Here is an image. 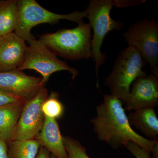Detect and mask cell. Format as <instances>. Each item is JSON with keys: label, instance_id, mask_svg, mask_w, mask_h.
<instances>
[{"label": "cell", "instance_id": "6da1fadb", "mask_svg": "<svg viewBox=\"0 0 158 158\" xmlns=\"http://www.w3.org/2000/svg\"><path fill=\"white\" fill-rule=\"evenodd\" d=\"M96 115L91 119L93 130L100 141L113 148L125 146L132 141L150 154L158 142L148 140L132 129L123 102L111 95L104 96V101L96 108Z\"/></svg>", "mask_w": 158, "mask_h": 158}, {"label": "cell", "instance_id": "7a4b0ae2", "mask_svg": "<svg viewBox=\"0 0 158 158\" xmlns=\"http://www.w3.org/2000/svg\"><path fill=\"white\" fill-rule=\"evenodd\" d=\"M40 40L56 56L69 60L87 59L91 56V27L84 22L73 29L47 33Z\"/></svg>", "mask_w": 158, "mask_h": 158}, {"label": "cell", "instance_id": "3957f363", "mask_svg": "<svg viewBox=\"0 0 158 158\" xmlns=\"http://www.w3.org/2000/svg\"><path fill=\"white\" fill-rule=\"evenodd\" d=\"M144 62L140 54L134 48L128 46L122 51L105 83L110 89L111 95L123 102H126L133 82L147 75L143 69Z\"/></svg>", "mask_w": 158, "mask_h": 158}, {"label": "cell", "instance_id": "277c9868", "mask_svg": "<svg viewBox=\"0 0 158 158\" xmlns=\"http://www.w3.org/2000/svg\"><path fill=\"white\" fill-rule=\"evenodd\" d=\"M17 22L14 32L28 43L35 39L31 29L40 24H54L61 19H66L77 23L87 17L86 10L75 11L68 14H59L48 11L35 0L17 1Z\"/></svg>", "mask_w": 158, "mask_h": 158}, {"label": "cell", "instance_id": "5b68a950", "mask_svg": "<svg viewBox=\"0 0 158 158\" xmlns=\"http://www.w3.org/2000/svg\"><path fill=\"white\" fill-rule=\"evenodd\" d=\"M113 6L112 0H91L86 10L89 24L93 29L91 58L95 63L97 88L99 87V68L106 59L101 51L105 37L110 31L121 30L124 26L123 23L114 20L111 17L110 11Z\"/></svg>", "mask_w": 158, "mask_h": 158}, {"label": "cell", "instance_id": "8992f818", "mask_svg": "<svg viewBox=\"0 0 158 158\" xmlns=\"http://www.w3.org/2000/svg\"><path fill=\"white\" fill-rule=\"evenodd\" d=\"M128 46L137 50L152 74L158 77V23L147 19L135 23L123 33Z\"/></svg>", "mask_w": 158, "mask_h": 158}, {"label": "cell", "instance_id": "52a82bcc", "mask_svg": "<svg viewBox=\"0 0 158 158\" xmlns=\"http://www.w3.org/2000/svg\"><path fill=\"white\" fill-rule=\"evenodd\" d=\"M24 59L17 69L23 71L32 69L40 74L45 85L53 73L61 71H67L72 75L73 78L79 74L76 69L70 67L66 62L58 59L40 40L34 39L28 43Z\"/></svg>", "mask_w": 158, "mask_h": 158}, {"label": "cell", "instance_id": "ba28073f", "mask_svg": "<svg viewBox=\"0 0 158 158\" xmlns=\"http://www.w3.org/2000/svg\"><path fill=\"white\" fill-rule=\"evenodd\" d=\"M48 96L47 89L43 87L33 98L27 102L13 131L11 141L34 139L39 134L44 120L41 106Z\"/></svg>", "mask_w": 158, "mask_h": 158}, {"label": "cell", "instance_id": "9c48e42d", "mask_svg": "<svg viewBox=\"0 0 158 158\" xmlns=\"http://www.w3.org/2000/svg\"><path fill=\"white\" fill-rule=\"evenodd\" d=\"M44 86L42 78L28 75L18 69L0 73V90L26 101Z\"/></svg>", "mask_w": 158, "mask_h": 158}, {"label": "cell", "instance_id": "30bf717a", "mask_svg": "<svg viewBox=\"0 0 158 158\" xmlns=\"http://www.w3.org/2000/svg\"><path fill=\"white\" fill-rule=\"evenodd\" d=\"M125 109L135 110L158 105V77L152 74L140 77L133 82Z\"/></svg>", "mask_w": 158, "mask_h": 158}, {"label": "cell", "instance_id": "8fae6325", "mask_svg": "<svg viewBox=\"0 0 158 158\" xmlns=\"http://www.w3.org/2000/svg\"><path fill=\"white\" fill-rule=\"evenodd\" d=\"M27 46L14 32L0 40V73L17 69L24 59Z\"/></svg>", "mask_w": 158, "mask_h": 158}, {"label": "cell", "instance_id": "7c38bea8", "mask_svg": "<svg viewBox=\"0 0 158 158\" xmlns=\"http://www.w3.org/2000/svg\"><path fill=\"white\" fill-rule=\"evenodd\" d=\"M34 139L57 158H68L56 119L44 116L42 129Z\"/></svg>", "mask_w": 158, "mask_h": 158}, {"label": "cell", "instance_id": "4fadbf2b", "mask_svg": "<svg viewBox=\"0 0 158 158\" xmlns=\"http://www.w3.org/2000/svg\"><path fill=\"white\" fill-rule=\"evenodd\" d=\"M27 101H20L0 106V139L9 144Z\"/></svg>", "mask_w": 158, "mask_h": 158}, {"label": "cell", "instance_id": "5bb4252c", "mask_svg": "<svg viewBox=\"0 0 158 158\" xmlns=\"http://www.w3.org/2000/svg\"><path fill=\"white\" fill-rule=\"evenodd\" d=\"M130 125L136 127L148 138L156 140L158 135V118L153 108H144L135 110L130 114Z\"/></svg>", "mask_w": 158, "mask_h": 158}, {"label": "cell", "instance_id": "9a60e30c", "mask_svg": "<svg viewBox=\"0 0 158 158\" xmlns=\"http://www.w3.org/2000/svg\"><path fill=\"white\" fill-rule=\"evenodd\" d=\"M17 18V1H0V40L14 32Z\"/></svg>", "mask_w": 158, "mask_h": 158}, {"label": "cell", "instance_id": "2e32d148", "mask_svg": "<svg viewBox=\"0 0 158 158\" xmlns=\"http://www.w3.org/2000/svg\"><path fill=\"white\" fill-rule=\"evenodd\" d=\"M7 145L9 158H36L40 147L35 139L14 140Z\"/></svg>", "mask_w": 158, "mask_h": 158}, {"label": "cell", "instance_id": "e0dca14e", "mask_svg": "<svg viewBox=\"0 0 158 158\" xmlns=\"http://www.w3.org/2000/svg\"><path fill=\"white\" fill-rule=\"evenodd\" d=\"M58 97V94L52 92L43 103L41 110L44 116L55 119L62 117L64 113V106Z\"/></svg>", "mask_w": 158, "mask_h": 158}, {"label": "cell", "instance_id": "ac0fdd59", "mask_svg": "<svg viewBox=\"0 0 158 158\" xmlns=\"http://www.w3.org/2000/svg\"><path fill=\"white\" fill-rule=\"evenodd\" d=\"M62 140L68 158H90L78 141L68 136H62Z\"/></svg>", "mask_w": 158, "mask_h": 158}, {"label": "cell", "instance_id": "d6986e66", "mask_svg": "<svg viewBox=\"0 0 158 158\" xmlns=\"http://www.w3.org/2000/svg\"><path fill=\"white\" fill-rule=\"evenodd\" d=\"M125 147L136 158H151L149 154L134 141H129Z\"/></svg>", "mask_w": 158, "mask_h": 158}, {"label": "cell", "instance_id": "ffe728a7", "mask_svg": "<svg viewBox=\"0 0 158 158\" xmlns=\"http://www.w3.org/2000/svg\"><path fill=\"white\" fill-rule=\"evenodd\" d=\"M24 100L0 90V106Z\"/></svg>", "mask_w": 158, "mask_h": 158}, {"label": "cell", "instance_id": "44dd1931", "mask_svg": "<svg viewBox=\"0 0 158 158\" xmlns=\"http://www.w3.org/2000/svg\"><path fill=\"white\" fill-rule=\"evenodd\" d=\"M114 6L117 7H127V6H135L143 3V1H113Z\"/></svg>", "mask_w": 158, "mask_h": 158}, {"label": "cell", "instance_id": "7402d4cb", "mask_svg": "<svg viewBox=\"0 0 158 158\" xmlns=\"http://www.w3.org/2000/svg\"><path fill=\"white\" fill-rule=\"evenodd\" d=\"M0 158H9L8 145L6 142L0 139Z\"/></svg>", "mask_w": 158, "mask_h": 158}, {"label": "cell", "instance_id": "603a6c76", "mask_svg": "<svg viewBox=\"0 0 158 158\" xmlns=\"http://www.w3.org/2000/svg\"><path fill=\"white\" fill-rule=\"evenodd\" d=\"M36 158H51V153L45 148L40 146Z\"/></svg>", "mask_w": 158, "mask_h": 158}, {"label": "cell", "instance_id": "cb8c5ba5", "mask_svg": "<svg viewBox=\"0 0 158 158\" xmlns=\"http://www.w3.org/2000/svg\"><path fill=\"white\" fill-rule=\"evenodd\" d=\"M51 158H57L55 156H54L52 154H51Z\"/></svg>", "mask_w": 158, "mask_h": 158}]
</instances>
